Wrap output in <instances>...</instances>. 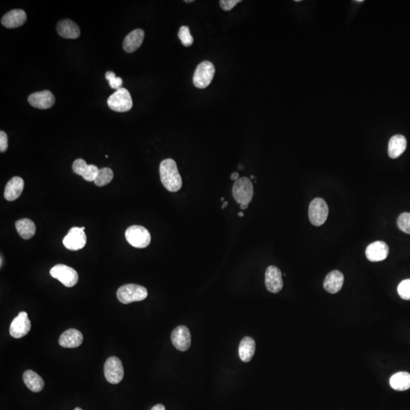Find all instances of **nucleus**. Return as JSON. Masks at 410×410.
Segmentation results:
<instances>
[{
  "label": "nucleus",
  "instance_id": "22",
  "mask_svg": "<svg viewBox=\"0 0 410 410\" xmlns=\"http://www.w3.org/2000/svg\"><path fill=\"white\" fill-rule=\"evenodd\" d=\"M343 283H344V276L340 271H331L327 275L324 280V290L331 294H335L341 290Z\"/></svg>",
  "mask_w": 410,
  "mask_h": 410
},
{
  "label": "nucleus",
  "instance_id": "25",
  "mask_svg": "<svg viewBox=\"0 0 410 410\" xmlns=\"http://www.w3.org/2000/svg\"><path fill=\"white\" fill-rule=\"evenodd\" d=\"M23 380L28 389L35 393L41 391L44 387L43 378L32 370L24 372L23 374Z\"/></svg>",
  "mask_w": 410,
  "mask_h": 410
},
{
  "label": "nucleus",
  "instance_id": "21",
  "mask_svg": "<svg viewBox=\"0 0 410 410\" xmlns=\"http://www.w3.org/2000/svg\"><path fill=\"white\" fill-rule=\"evenodd\" d=\"M57 32L59 36L66 39H76L81 35L78 24L69 19H64L57 24Z\"/></svg>",
  "mask_w": 410,
  "mask_h": 410
},
{
  "label": "nucleus",
  "instance_id": "23",
  "mask_svg": "<svg viewBox=\"0 0 410 410\" xmlns=\"http://www.w3.org/2000/svg\"><path fill=\"white\" fill-rule=\"evenodd\" d=\"M407 142L405 137L396 134L392 137L388 144V155L391 158L396 159L403 154L407 149Z\"/></svg>",
  "mask_w": 410,
  "mask_h": 410
},
{
  "label": "nucleus",
  "instance_id": "13",
  "mask_svg": "<svg viewBox=\"0 0 410 410\" xmlns=\"http://www.w3.org/2000/svg\"><path fill=\"white\" fill-rule=\"evenodd\" d=\"M265 285L267 290L272 293H278L283 289V281L282 273L278 267L270 266L265 273Z\"/></svg>",
  "mask_w": 410,
  "mask_h": 410
},
{
  "label": "nucleus",
  "instance_id": "37",
  "mask_svg": "<svg viewBox=\"0 0 410 410\" xmlns=\"http://www.w3.org/2000/svg\"><path fill=\"white\" fill-rule=\"evenodd\" d=\"M248 205H246V204H244V205H240V207H241L242 210H245V209L248 208Z\"/></svg>",
  "mask_w": 410,
  "mask_h": 410
},
{
  "label": "nucleus",
  "instance_id": "33",
  "mask_svg": "<svg viewBox=\"0 0 410 410\" xmlns=\"http://www.w3.org/2000/svg\"><path fill=\"white\" fill-rule=\"evenodd\" d=\"M240 2H242L240 0H221L220 5L223 10L230 11Z\"/></svg>",
  "mask_w": 410,
  "mask_h": 410
},
{
  "label": "nucleus",
  "instance_id": "32",
  "mask_svg": "<svg viewBox=\"0 0 410 410\" xmlns=\"http://www.w3.org/2000/svg\"><path fill=\"white\" fill-rule=\"evenodd\" d=\"M105 77L106 79L109 81V85L112 89H116L117 91L119 88H122L123 79L119 77H116L115 73H112V72H107L106 73Z\"/></svg>",
  "mask_w": 410,
  "mask_h": 410
},
{
  "label": "nucleus",
  "instance_id": "41",
  "mask_svg": "<svg viewBox=\"0 0 410 410\" xmlns=\"http://www.w3.org/2000/svg\"><path fill=\"white\" fill-rule=\"evenodd\" d=\"M185 2H186V3H188V2H193L194 0H186Z\"/></svg>",
  "mask_w": 410,
  "mask_h": 410
},
{
  "label": "nucleus",
  "instance_id": "20",
  "mask_svg": "<svg viewBox=\"0 0 410 410\" xmlns=\"http://www.w3.org/2000/svg\"><path fill=\"white\" fill-rule=\"evenodd\" d=\"M24 182L21 177L15 176L5 186L4 197L9 202L16 200L21 196L24 189Z\"/></svg>",
  "mask_w": 410,
  "mask_h": 410
},
{
  "label": "nucleus",
  "instance_id": "40",
  "mask_svg": "<svg viewBox=\"0 0 410 410\" xmlns=\"http://www.w3.org/2000/svg\"><path fill=\"white\" fill-rule=\"evenodd\" d=\"M238 216H239V217H242L243 216H244V214H243V212H242V211H241V212L239 213Z\"/></svg>",
  "mask_w": 410,
  "mask_h": 410
},
{
  "label": "nucleus",
  "instance_id": "7",
  "mask_svg": "<svg viewBox=\"0 0 410 410\" xmlns=\"http://www.w3.org/2000/svg\"><path fill=\"white\" fill-rule=\"evenodd\" d=\"M329 209L323 198H316L312 201L309 207V221L314 226H320L328 219Z\"/></svg>",
  "mask_w": 410,
  "mask_h": 410
},
{
  "label": "nucleus",
  "instance_id": "12",
  "mask_svg": "<svg viewBox=\"0 0 410 410\" xmlns=\"http://www.w3.org/2000/svg\"><path fill=\"white\" fill-rule=\"evenodd\" d=\"M172 344L179 351H186L191 346V334L186 326H179L171 335Z\"/></svg>",
  "mask_w": 410,
  "mask_h": 410
},
{
  "label": "nucleus",
  "instance_id": "17",
  "mask_svg": "<svg viewBox=\"0 0 410 410\" xmlns=\"http://www.w3.org/2000/svg\"><path fill=\"white\" fill-rule=\"evenodd\" d=\"M27 21L26 12L22 9H13L2 18L1 23L6 28H16Z\"/></svg>",
  "mask_w": 410,
  "mask_h": 410
},
{
  "label": "nucleus",
  "instance_id": "2",
  "mask_svg": "<svg viewBox=\"0 0 410 410\" xmlns=\"http://www.w3.org/2000/svg\"><path fill=\"white\" fill-rule=\"evenodd\" d=\"M148 294L146 288L141 285L131 283L121 286L116 296L119 302L123 304H130L143 301L148 297Z\"/></svg>",
  "mask_w": 410,
  "mask_h": 410
},
{
  "label": "nucleus",
  "instance_id": "39",
  "mask_svg": "<svg viewBox=\"0 0 410 410\" xmlns=\"http://www.w3.org/2000/svg\"><path fill=\"white\" fill-rule=\"evenodd\" d=\"M238 169H240V170H243V169H244V168H243V166L241 165V164H240V165H239Z\"/></svg>",
  "mask_w": 410,
  "mask_h": 410
},
{
  "label": "nucleus",
  "instance_id": "29",
  "mask_svg": "<svg viewBox=\"0 0 410 410\" xmlns=\"http://www.w3.org/2000/svg\"><path fill=\"white\" fill-rule=\"evenodd\" d=\"M178 36L184 47H190L194 43L193 37L191 36L188 26H182L179 29Z\"/></svg>",
  "mask_w": 410,
  "mask_h": 410
},
{
  "label": "nucleus",
  "instance_id": "43",
  "mask_svg": "<svg viewBox=\"0 0 410 410\" xmlns=\"http://www.w3.org/2000/svg\"><path fill=\"white\" fill-rule=\"evenodd\" d=\"M74 410H81V408H79V407H77V408L75 409Z\"/></svg>",
  "mask_w": 410,
  "mask_h": 410
},
{
  "label": "nucleus",
  "instance_id": "18",
  "mask_svg": "<svg viewBox=\"0 0 410 410\" xmlns=\"http://www.w3.org/2000/svg\"><path fill=\"white\" fill-rule=\"evenodd\" d=\"M145 38V31L142 29H135L130 32L127 36L125 37L123 41V50L126 53H131L136 51L144 41Z\"/></svg>",
  "mask_w": 410,
  "mask_h": 410
},
{
  "label": "nucleus",
  "instance_id": "14",
  "mask_svg": "<svg viewBox=\"0 0 410 410\" xmlns=\"http://www.w3.org/2000/svg\"><path fill=\"white\" fill-rule=\"evenodd\" d=\"M29 104L35 108L47 110L51 108L55 104V97L50 91L31 93L28 99Z\"/></svg>",
  "mask_w": 410,
  "mask_h": 410
},
{
  "label": "nucleus",
  "instance_id": "9",
  "mask_svg": "<svg viewBox=\"0 0 410 410\" xmlns=\"http://www.w3.org/2000/svg\"><path fill=\"white\" fill-rule=\"evenodd\" d=\"M104 375L109 383L119 384L124 377V369L120 359L116 356H111L106 361L104 365Z\"/></svg>",
  "mask_w": 410,
  "mask_h": 410
},
{
  "label": "nucleus",
  "instance_id": "8",
  "mask_svg": "<svg viewBox=\"0 0 410 410\" xmlns=\"http://www.w3.org/2000/svg\"><path fill=\"white\" fill-rule=\"evenodd\" d=\"M50 275L52 278L60 281L66 287H73L77 284L78 281V274L73 267L65 264H56L50 270Z\"/></svg>",
  "mask_w": 410,
  "mask_h": 410
},
{
  "label": "nucleus",
  "instance_id": "31",
  "mask_svg": "<svg viewBox=\"0 0 410 410\" xmlns=\"http://www.w3.org/2000/svg\"><path fill=\"white\" fill-rule=\"evenodd\" d=\"M399 296L404 300H410V279L404 280L397 288Z\"/></svg>",
  "mask_w": 410,
  "mask_h": 410
},
{
  "label": "nucleus",
  "instance_id": "42",
  "mask_svg": "<svg viewBox=\"0 0 410 410\" xmlns=\"http://www.w3.org/2000/svg\"><path fill=\"white\" fill-rule=\"evenodd\" d=\"M0 261H1V264H0V266H1V267H2V256H1V260H0Z\"/></svg>",
  "mask_w": 410,
  "mask_h": 410
},
{
  "label": "nucleus",
  "instance_id": "15",
  "mask_svg": "<svg viewBox=\"0 0 410 410\" xmlns=\"http://www.w3.org/2000/svg\"><path fill=\"white\" fill-rule=\"evenodd\" d=\"M389 255V247L386 242L376 241L368 245L366 255L368 260L373 262L385 260Z\"/></svg>",
  "mask_w": 410,
  "mask_h": 410
},
{
  "label": "nucleus",
  "instance_id": "44",
  "mask_svg": "<svg viewBox=\"0 0 410 410\" xmlns=\"http://www.w3.org/2000/svg\"><path fill=\"white\" fill-rule=\"evenodd\" d=\"M355 2H363L364 1H363V0H361V1H355Z\"/></svg>",
  "mask_w": 410,
  "mask_h": 410
},
{
  "label": "nucleus",
  "instance_id": "27",
  "mask_svg": "<svg viewBox=\"0 0 410 410\" xmlns=\"http://www.w3.org/2000/svg\"><path fill=\"white\" fill-rule=\"evenodd\" d=\"M390 384L393 390L403 391L410 388V374L406 372H400L392 375L390 379Z\"/></svg>",
  "mask_w": 410,
  "mask_h": 410
},
{
  "label": "nucleus",
  "instance_id": "19",
  "mask_svg": "<svg viewBox=\"0 0 410 410\" xmlns=\"http://www.w3.org/2000/svg\"><path fill=\"white\" fill-rule=\"evenodd\" d=\"M82 342V334L73 328L62 333L59 339V345L64 348H76L81 346Z\"/></svg>",
  "mask_w": 410,
  "mask_h": 410
},
{
  "label": "nucleus",
  "instance_id": "26",
  "mask_svg": "<svg viewBox=\"0 0 410 410\" xmlns=\"http://www.w3.org/2000/svg\"><path fill=\"white\" fill-rule=\"evenodd\" d=\"M16 228L19 236L24 240H30L36 233L35 223L28 218L19 220L16 223Z\"/></svg>",
  "mask_w": 410,
  "mask_h": 410
},
{
  "label": "nucleus",
  "instance_id": "35",
  "mask_svg": "<svg viewBox=\"0 0 410 410\" xmlns=\"http://www.w3.org/2000/svg\"><path fill=\"white\" fill-rule=\"evenodd\" d=\"M150 410H165V407L162 404H157L154 406Z\"/></svg>",
  "mask_w": 410,
  "mask_h": 410
},
{
  "label": "nucleus",
  "instance_id": "5",
  "mask_svg": "<svg viewBox=\"0 0 410 410\" xmlns=\"http://www.w3.org/2000/svg\"><path fill=\"white\" fill-rule=\"evenodd\" d=\"M215 74V67L212 62L204 61L198 64L193 76V83L196 88L204 89L210 85Z\"/></svg>",
  "mask_w": 410,
  "mask_h": 410
},
{
  "label": "nucleus",
  "instance_id": "11",
  "mask_svg": "<svg viewBox=\"0 0 410 410\" xmlns=\"http://www.w3.org/2000/svg\"><path fill=\"white\" fill-rule=\"evenodd\" d=\"M31 321L28 318V314L21 312L11 323L9 333L12 337L19 339L26 336L31 331Z\"/></svg>",
  "mask_w": 410,
  "mask_h": 410
},
{
  "label": "nucleus",
  "instance_id": "24",
  "mask_svg": "<svg viewBox=\"0 0 410 410\" xmlns=\"http://www.w3.org/2000/svg\"><path fill=\"white\" fill-rule=\"evenodd\" d=\"M255 342L252 337L245 336L240 342L239 347V355L241 360L244 362H248L252 360L255 355Z\"/></svg>",
  "mask_w": 410,
  "mask_h": 410
},
{
  "label": "nucleus",
  "instance_id": "10",
  "mask_svg": "<svg viewBox=\"0 0 410 410\" xmlns=\"http://www.w3.org/2000/svg\"><path fill=\"white\" fill-rule=\"evenodd\" d=\"M85 227H73L68 234L64 237V246L71 251L82 249L86 245L87 236L85 233Z\"/></svg>",
  "mask_w": 410,
  "mask_h": 410
},
{
  "label": "nucleus",
  "instance_id": "28",
  "mask_svg": "<svg viewBox=\"0 0 410 410\" xmlns=\"http://www.w3.org/2000/svg\"><path fill=\"white\" fill-rule=\"evenodd\" d=\"M113 172L111 168H102V169H99L96 179L93 182L97 186H105L109 183H111L112 179H113Z\"/></svg>",
  "mask_w": 410,
  "mask_h": 410
},
{
  "label": "nucleus",
  "instance_id": "1",
  "mask_svg": "<svg viewBox=\"0 0 410 410\" xmlns=\"http://www.w3.org/2000/svg\"><path fill=\"white\" fill-rule=\"evenodd\" d=\"M160 176L164 186L171 192L181 189L183 180L177 165L172 159H166L160 165Z\"/></svg>",
  "mask_w": 410,
  "mask_h": 410
},
{
  "label": "nucleus",
  "instance_id": "3",
  "mask_svg": "<svg viewBox=\"0 0 410 410\" xmlns=\"http://www.w3.org/2000/svg\"><path fill=\"white\" fill-rule=\"evenodd\" d=\"M126 238L128 242L134 248H145L150 245L151 236L146 228L138 225L130 226L126 229Z\"/></svg>",
  "mask_w": 410,
  "mask_h": 410
},
{
  "label": "nucleus",
  "instance_id": "4",
  "mask_svg": "<svg viewBox=\"0 0 410 410\" xmlns=\"http://www.w3.org/2000/svg\"><path fill=\"white\" fill-rule=\"evenodd\" d=\"M107 104L112 111L125 112L132 108L133 102L130 92L126 88H121L109 97Z\"/></svg>",
  "mask_w": 410,
  "mask_h": 410
},
{
  "label": "nucleus",
  "instance_id": "34",
  "mask_svg": "<svg viewBox=\"0 0 410 410\" xmlns=\"http://www.w3.org/2000/svg\"><path fill=\"white\" fill-rule=\"evenodd\" d=\"M8 149V136L3 131H0V151L4 153Z\"/></svg>",
  "mask_w": 410,
  "mask_h": 410
},
{
  "label": "nucleus",
  "instance_id": "6",
  "mask_svg": "<svg viewBox=\"0 0 410 410\" xmlns=\"http://www.w3.org/2000/svg\"><path fill=\"white\" fill-rule=\"evenodd\" d=\"M253 195V185L248 178H240L235 182L233 187V195L235 200L239 204L248 205L252 202Z\"/></svg>",
  "mask_w": 410,
  "mask_h": 410
},
{
  "label": "nucleus",
  "instance_id": "38",
  "mask_svg": "<svg viewBox=\"0 0 410 410\" xmlns=\"http://www.w3.org/2000/svg\"><path fill=\"white\" fill-rule=\"evenodd\" d=\"M227 205H228V202H224V203L223 204V205H222V209H224V208H225V207H227Z\"/></svg>",
  "mask_w": 410,
  "mask_h": 410
},
{
  "label": "nucleus",
  "instance_id": "45",
  "mask_svg": "<svg viewBox=\"0 0 410 410\" xmlns=\"http://www.w3.org/2000/svg\"><path fill=\"white\" fill-rule=\"evenodd\" d=\"M221 201H222V202H224V198H221Z\"/></svg>",
  "mask_w": 410,
  "mask_h": 410
},
{
  "label": "nucleus",
  "instance_id": "16",
  "mask_svg": "<svg viewBox=\"0 0 410 410\" xmlns=\"http://www.w3.org/2000/svg\"><path fill=\"white\" fill-rule=\"evenodd\" d=\"M73 169L75 173L82 176L88 182H93L96 179L99 169L97 166L90 164L83 159H77L73 164Z\"/></svg>",
  "mask_w": 410,
  "mask_h": 410
},
{
  "label": "nucleus",
  "instance_id": "46",
  "mask_svg": "<svg viewBox=\"0 0 410 410\" xmlns=\"http://www.w3.org/2000/svg\"><path fill=\"white\" fill-rule=\"evenodd\" d=\"M254 178H255V176H251V179H254Z\"/></svg>",
  "mask_w": 410,
  "mask_h": 410
},
{
  "label": "nucleus",
  "instance_id": "36",
  "mask_svg": "<svg viewBox=\"0 0 410 410\" xmlns=\"http://www.w3.org/2000/svg\"><path fill=\"white\" fill-rule=\"evenodd\" d=\"M230 179H231V180H233V181H237L239 179L238 172H233V173H232L231 176H230Z\"/></svg>",
  "mask_w": 410,
  "mask_h": 410
},
{
  "label": "nucleus",
  "instance_id": "30",
  "mask_svg": "<svg viewBox=\"0 0 410 410\" xmlns=\"http://www.w3.org/2000/svg\"><path fill=\"white\" fill-rule=\"evenodd\" d=\"M397 225L400 230L410 235V213L400 214L397 219Z\"/></svg>",
  "mask_w": 410,
  "mask_h": 410
}]
</instances>
